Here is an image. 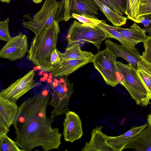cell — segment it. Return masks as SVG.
I'll return each instance as SVG.
<instances>
[{
	"mask_svg": "<svg viewBox=\"0 0 151 151\" xmlns=\"http://www.w3.org/2000/svg\"><path fill=\"white\" fill-rule=\"evenodd\" d=\"M50 96L48 92L35 95L19 106L13 124L15 142L22 151H31L41 147L45 151L59 148L62 134L51 126L54 117H47L46 109Z\"/></svg>",
	"mask_w": 151,
	"mask_h": 151,
	"instance_id": "cell-1",
	"label": "cell"
},
{
	"mask_svg": "<svg viewBox=\"0 0 151 151\" xmlns=\"http://www.w3.org/2000/svg\"><path fill=\"white\" fill-rule=\"evenodd\" d=\"M60 32L59 22L55 20L52 27L48 29L44 28L32 39L27 58L43 71L51 72L54 67L51 63V56L56 49Z\"/></svg>",
	"mask_w": 151,
	"mask_h": 151,
	"instance_id": "cell-2",
	"label": "cell"
},
{
	"mask_svg": "<svg viewBox=\"0 0 151 151\" xmlns=\"http://www.w3.org/2000/svg\"><path fill=\"white\" fill-rule=\"evenodd\" d=\"M116 64L121 77L120 83L127 89L137 105L147 106L150 103V97L137 70L129 64L117 61Z\"/></svg>",
	"mask_w": 151,
	"mask_h": 151,
	"instance_id": "cell-3",
	"label": "cell"
},
{
	"mask_svg": "<svg viewBox=\"0 0 151 151\" xmlns=\"http://www.w3.org/2000/svg\"><path fill=\"white\" fill-rule=\"evenodd\" d=\"M53 82L49 104L53 107L51 116L55 118L65 114L69 110V104L74 92L73 83L69 82L68 77H58Z\"/></svg>",
	"mask_w": 151,
	"mask_h": 151,
	"instance_id": "cell-4",
	"label": "cell"
},
{
	"mask_svg": "<svg viewBox=\"0 0 151 151\" xmlns=\"http://www.w3.org/2000/svg\"><path fill=\"white\" fill-rule=\"evenodd\" d=\"M59 3L55 20L67 21L75 13L95 18L99 7L94 0H62Z\"/></svg>",
	"mask_w": 151,
	"mask_h": 151,
	"instance_id": "cell-5",
	"label": "cell"
},
{
	"mask_svg": "<svg viewBox=\"0 0 151 151\" xmlns=\"http://www.w3.org/2000/svg\"><path fill=\"white\" fill-rule=\"evenodd\" d=\"M106 38L104 32L98 27H89L75 20L68 29L66 40L68 46L75 43L89 42L99 50Z\"/></svg>",
	"mask_w": 151,
	"mask_h": 151,
	"instance_id": "cell-6",
	"label": "cell"
},
{
	"mask_svg": "<svg viewBox=\"0 0 151 151\" xmlns=\"http://www.w3.org/2000/svg\"><path fill=\"white\" fill-rule=\"evenodd\" d=\"M117 57L106 48L95 55L92 61L106 83L112 87L120 83L121 79L116 64Z\"/></svg>",
	"mask_w": 151,
	"mask_h": 151,
	"instance_id": "cell-7",
	"label": "cell"
},
{
	"mask_svg": "<svg viewBox=\"0 0 151 151\" xmlns=\"http://www.w3.org/2000/svg\"><path fill=\"white\" fill-rule=\"evenodd\" d=\"M35 75L34 70H31L8 87L2 90L0 92V97L16 103L29 90L41 85V83L35 82L34 79Z\"/></svg>",
	"mask_w": 151,
	"mask_h": 151,
	"instance_id": "cell-8",
	"label": "cell"
},
{
	"mask_svg": "<svg viewBox=\"0 0 151 151\" xmlns=\"http://www.w3.org/2000/svg\"><path fill=\"white\" fill-rule=\"evenodd\" d=\"M28 40L26 35L22 32L11 37L1 49L0 57L13 61L23 58L28 51Z\"/></svg>",
	"mask_w": 151,
	"mask_h": 151,
	"instance_id": "cell-9",
	"label": "cell"
},
{
	"mask_svg": "<svg viewBox=\"0 0 151 151\" xmlns=\"http://www.w3.org/2000/svg\"><path fill=\"white\" fill-rule=\"evenodd\" d=\"M63 125V135L66 141L72 143L82 137L83 133L81 120L75 112L68 111L66 113Z\"/></svg>",
	"mask_w": 151,
	"mask_h": 151,
	"instance_id": "cell-10",
	"label": "cell"
},
{
	"mask_svg": "<svg viewBox=\"0 0 151 151\" xmlns=\"http://www.w3.org/2000/svg\"><path fill=\"white\" fill-rule=\"evenodd\" d=\"M18 110L19 106L16 103L0 97V135L7 134Z\"/></svg>",
	"mask_w": 151,
	"mask_h": 151,
	"instance_id": "cell-11",
	"label": "cell"
},
{
	"mask_svg": "<svg viewBox=\"0 0 151 151\" xmlns=\"http://www.w3.org/2000/svg\"><path fill=\"white\" fill-rule=\"evenodd\" d=\"M106 48L115 55L126 60L136 70L138 69V64L142 59L139 50L129 48L122 45L117 44L110 39L105 41Z\"/></svg>",
	"mask_w": 151,
	"mask_h": 151,
	"instance_id": "cell-12",
	"label": "cell"
},
{
	"mask_svg": "<svg viewBox=\"0 0 151 151\" xmlns=\"http://www.w3.org/2000/svg\"><path fill=\"white\" fill-rule=\"evenodd\" d=\"M148 125V123L139 126L132 127L123 134L117 136L107 135L106 141L114 151H122L125 149L127 145Z\"/></svg>",
	"mask_w": 151,
	"mask_h": 151,
	"instance_id": "cell-13",
	"label": "cell"
},
{
	"mask_svg": "<svg viewBox=\"0 0 151 151\" xmlns=\"http://www.w3.org/2000/svg\"><path fill=\"white\" fill-rule=\"evenodd\" d=\"M102 125L97 126L91 132V139L87 142L81 151H114L106 141V136L102 131Z\"/></svg>",
	"mask_w": 151,
	"mask_h": 151,
	"instance_id": "cell-14",
	"label": "cell"
},
{
	"mask_svg": "<svg viewBox=\"0 0 151 151\" xmlns=\"http://www.w3.org/2000/svg\"><path fill=\"white\" fill-rule=\"evenodd\" d=\"M93 60L88 59H82L61 60L60 63L54 67L50 72L54 77H68L78 69L92 62Z\"/></svg>",
	"mask_w": 151,
	"mask_h": 151,
	"instance_id": "cell-15",
	"label": "cell"
},
{
	"mask_svg": "<svg viewBox=\"0 0 151 151\" xmlns=\"http://www.w3.org/2000/svg\"><path fill=\"white\" fill-rule=\"evenodd\" d=\"M59 5V3L55 0H45L41 9L33 16V18L46 22L45 28L48 29L53 25Z\"/></svg>",
	"mask_w": 151,
	"mask_h": 151,
	"instance_id": "cell-16",
	"label": "cell"
},
{
	"mask_svg": "<svg viewBox=\"0 0 151 151\" xmlns=\"http://www.w3.org/2000/svg\"><path fill=\"white\" fill-rule=\"evenodd\" d=\"M132 149L137 151H151V127L149 125L126 146L125 149Z\"/></svg>",
	"mask_w": 151,
	"mask_h": 151,
	"instance_id": "cell-17",
	"label": "cell"
},
{
	"mask_svg": "<svg viewBox=\"0 0 151 151\" xmlns=\"http://www.w3.org/2000/svg\"><path fill=\"white\" fill-rule=\"evenodd\" d=\"M61 60L71 59H88L93 60L94 55L92 52L81 50L79 43L72 44L67 46L65 52L61 53L57 49Z\"/></svg>",
	"mask_w": 151,
	"mask_h": 151,
	"instance_id": "cell-18",
	"label": "cell"
},
{
	"mask_svg": "<svg viewBox=\"0 0 151 151\" xmlns=\"http://www.w3.org/2000/svg\"><path fill=\"white\" fill-rule=\"evenodd\" d=\"M114 27L116 29L136 45L144 42L148 37L146 34L145 29L141 28L135 23L129 28Z\"/></svg>",
	"mask_w": 151,
	"mask_h": 151,
	"instance_id": "cell-19",
	"label": "cell"
},
{
	"mask_svg": "<svg viewBox=\"0 0 151 151\" xmlns=\"http://www.w3.org/2000/svg\"><path fill=\"white\" fill-rule=\"evenodd\" d=\"M97 27L105 33L107 38H112L119 41L121 45L129 48L134 49L136 45L117 31L114 26L107 24L106 21L102 20Z\"/></svg>",
	"mask_w": 151,
	"mask_h": 151,
	"instance_id": "cell-20",
	"label": "cell"
},
{
	"mask_svg": "<svg viewBox=\"0 0 151 151\" xmlns=\"http://www.w3.org/2000/svg\"><path fill=\"white\" fill-rule=\"evenodd\" d=\"M94 0L107 19L114 26L118 27H121L126 24L127 19L126 17L117 14L99 0Z\"/></svg>",
	"mask_w": 151,
	"mask_h": 151,
	"instance_id": "cell-21",
	"label": "cell"
},
{
	"mask_svg": "<svg viewBox=\"0 0 151 151\" xmlns=\"http://www.w3.org/2000/svg\"><path fill=\"white\" fill-rule=\"evenodd\" d=\"M141 0H127V7L125 15L128 19L135 22L140 23L138 13Z\"/></svg>",
	"mask_w": 151,
	"mask_h": 151,
	"instance_id": "cell-22",
	"label": "cell"
},
{
	"mask_svg": "<svg viewBox=\"0 0 151 151\" xmlns=\"http://www.w3.org/2000/svg\"><path fill=\"white\" fill-rule=\"evenodd\" d=\"M15 142L4 133L0 135V151H21Z\"/></svg>",
	"mask_w": 151,
	"mask_h": 151,
	"instance_id": "cell-23",
	"label": "cell"
},
{
	"mask_svg": "<svg viewBox=\"0 0 151 151\" xmlns=\"http://www.w3.org/2000/svg\"><path fill=\"white\" fill-rule=\"evenodd\" d=\"M72 18L77 19L79 22L84 24L92 27H97L98 25L101 22V20L98 18H95L83 15L73 13Z\"/></svg>",
	"mask_w": 151,
	"mask_h": 151,
	"instance_id": "cell-24",
	"label": "cell"
},
{
	"mask_svg": "<svg viewBox=\"0 0 151 151\" xmlns=\"http://www.w3.org/2000/svg\"><path fill=\"white\" fill-rule=\"evenodd\" d=\"M109 0L114 12L122 16L125 14L127 10V0Z\"/></svg>",
	"mask_w": 151,
	"mask_h": 151,
	"instance_id": "cell-25",
	"label": "cell"
},
{
	"mask_svg": "<svg viewBox=\"0 0 151 151\" xmlns=\"http://www.w3.org/2000/svg\"><path fill=\"white\" fill-rule=\"evenodd\" d=\"M9 18H7L5 20L0 22V39L8 41L11 37L9 29Z\"/></svg>",
	"mask_w": 151,
	"mask_h": 151,
	"instance_id": "cell-26",
	"label": "cell"
},
{
	"mask_svg": "<svg viewBox=\"0 0 151 151\" xmlns=\"http://www.w3.org/2000/svg\"><path fill=\"white\" fill-rule=\"evenodd\" d=\"M137 74L145 86L151 100V75L143 70L137 69Z\"/></svg>",
	"mask_w": 151,
	"mask_h": 151,
	"instance_id": "cell-27",
	"label": "cell"
},
{
	"mask_svg": "<svg viewBox=\"0 0 151 151\" xmlns=\"http://www.w3.org/2000/svg\"><path fill=\"white\" fill-rule=\"evenodd\" d=\"M143 42L145 51L142 52V58L151 64V35Z\"/></svg>",
	"mask_w": 151,
	"mask_h": 151,
	"instance_id": "cell-28",
	"label": "cell"
},
{
	"mask_svg": "<svg viewBox=\"0 0 151 151\" xmlns=\"http://www.w3.org/2000/svg\"><path fill=\"white\" fill-rule=\"evenodd\" d=\"M149 14H151V3L140 2L139 10V17L141 16Z\"/></svg>",
	"mask_w": 151,
	"mask_h": 151,
	"instance_id": "cell-29",
	"label": "cell"
},
{
	"mask_svg": "<svg viewBox=\"0 0 151 151\" xmlns=\"http://www.w3.org/2000/svg\"><path fill=\"white\" fill-rule=\"evenodd\" d=\"M138 69L144 71L151 75V64L142 58L138 63Z\"/></svg>",
	"mask_w": 151,
	"mask_h": 151,
	"instance_id": "cell-30",
	"label": "cell"
},
{
	"mask_svg": "<svg viewBox=\"0 0 151 151\" xmlns=\"http://www.w3.org/2000/svg\"><path fill=\"white\" fill-rule=\"evenodd\" d=\"M57 48L52 52L51 56V62L54 67L55 66L61 62V59L57 51Z\"/></svg>",
	"mask_w": 151,
	"mask_h": 151,
	"instance_id": "cell-31",
	"label": "cell"
},
{
	"mask_svg": "<svg viewBox=\"0 0 151 151\" xmlns=\"http://www.w3.org/2000/svg\"><path fill=\"white\" fill-rule=\"evenodd\" d=\"M139 19L140 23L143 25L145 28H146L149 26L150 23V20L144 15L139 16Z\"/></svg>",
	"mask_w": 151,
	"mask_h": 151,
	"instance_id": "cell-32",
	"label": "cell"
},
{
	"mask_svg": "<svg viewBox=\"0 0 151 151\" xmlns=\"http://www.w3.org/2000/svg\"><path fill=\"white\" fill-rule=\"evenodd\" d=\"M144 16L150 20V23L149 26L145 29V32L147 33L150 35H151V14L146 15Z\"/></svg>",
	"mask_w": 151,
	"mask_h": 151,
	"instance_id": "cell-33",
	"label": "cell"
},
{
	"mask_svg": "<svg viewBox=\"0 0 151 151\" xmlns=\"http://www.w3.org/2000/svg\"><path fill=\"white\" fill-rule=\"evenodd\" d=\"M108 6L110 9L114 11L112 7L109 0H99Z\"/></svg>",
	"mask_w": 151,
	"mask_h": 151,
	"instance_id": "cell-34",
	"label": "cell"
},
{
	"mask_svg": "<svg viewBox=\"0 0 151 151\" xmlns=\"http://www.w3.org/2000/svg\"><path fill=\"white\" fill-rule=\"evenodd\" d=\"M147 120L149 124L151 127V114L147 116Z\"/></svg>",
	"mask_w": 151,
	"mask_h": 151,
	"instance_id": "cell-35",
	"label": "cell"
},
{
	"mask_svg": "<svg viewBox=\"0 0 151 151\" xmlns=\"http://www.w3.org/2000/svg\"><path fill=\"white\" fill-rule=\"evenodd\" d=\"M141 3H151V0H141Z\"/></svg>",
	"mask_w": 151,
	"mask_h": 151,
	"instance_id": "cell-36",
	"label": "cell"
},
{
	"mask_svg": "<svg viewBox=\"0 0 151 151\" xmlns=\"http://www.w3.org/2000/svg\"><path fill=\"white\" fill-rule=\"evenodd\" d=\"M0 1L3 3H9L11 0H0Z\"/></svg>",
	"mask_w": 151,
	"mask_h": 151,
	"instance_id": "cell-37",
	"label": "cell"
},
{
	"mask_svg": "<svg viewBox=\"0 0 151 151\" xmlns=\"http://www.w3.org/2000/svg\"><path fill=\"white\" fill-rule=\"evenodd\" d=\"M36 4H38L42 2V0H32Z\"/></svg>",
	"mask_w": 151,
	"mask_h": 151,
	"instance_id": "cell-38",
	"label": "cell"
},
{
	"mask_svg": "<svg viewBox=\"0 0 151 151\" xmlns=\"http://www.w3.org/2000/svg\"></svg>",
	"mask_w": 151,
	"mask_h": 151,
	"instance_id": "cell-39",
	"label": "cell"
}]
</instances>
